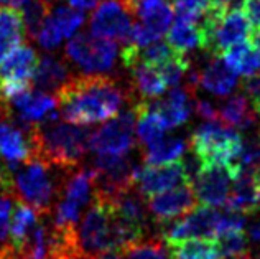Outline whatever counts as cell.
Wrapping results in <instances>:
<instances>
[{"mask_svg": "<svg viewBox=\"0 0 260 259\" xmlns=\"http://www.w3.org/2000/svg\"><path fill=\"white\" fill-rule=\"evenodd\" d=\"M249 238L252 241H257L260 243V221L255 223V224H252L250 229H249Z\"/></svg>", "mask_w": 260, "mask_h": 259, "instance_id": "40", "label": "cell"}, {"mask_svg": "<svg viewBox=\"0 0 260 259\" xmlns=\"http://www.w3.org/2000/svg\"><path fill=\"white\" fill-rule=\"evenodd\" d=\"M10 119V106L9 101L0 98V122L2 121H9Z\"/></svg>", "mask_w": 260, "mask_h": 259, "instance_id": "38", "label": "cell"}, {"mask_svg": "<svg viewBox=\"0 0 260 259\" xmlns=\"http://www.w3.org/2000/svg\"><path fill=\"white\" fill-rule=\"evenodd\" d=\"M237 168L236 162L232 165H200L194 179H191L198 202L204 207H224Z\"/></svg>", "mask_w": 260, "mask_h": 259, "instance_id": "9", "label": "cell"}, {"mask_svg": "<svg viewBox=\"0 0 260 259\" xmlns=\"http://www.w3.org/2000/svg\"><path fill=\"white\" fill-rule=\"evenodd\" d=\"M176 12V18L184 20V22L198 23L204 12L208 9L209 0H170Z\"/></svg>", "mask_w": 260, "mask_h": 259, "instance_id": "33", "label": "cell"}, {"mask_svg": "<svg viewBox=\"0 0 260 259\" xmlns=\"http://www.w3.org/2000/svg\"><path fill=\"white\" fill-rule=\"evenodd\" d=\"M257 259H260V254H258V257H257Z\"/></svg>", "mask_w": 260, "mask_h": 259, "instance_id": "43", "label": "cell"}, {"mask_svg": "<svg viewBox=\"0 0 260 259\" xmlns=\"http://www.w3.org/2000/svg\"><path fill=\"white\" fill-rule=\"evenodd\" d=\"M173 12H175L173 5L170 4V0H163L160 5H156L155 9L147 12L145 15H142L139 23L156 42V40H160V37L165 35L167 30L170 28V23H172V20H173Z\"/></svg>", "mask_w": 260, "mask_h": 259, "instance_id": "28", "label": "cell"}, {"mask_svg": "<svg viewBox=\"0 0 260 259\" xmlns=\"http://www.w3.org/2000/svg\"><path fill=\"white\" fill-rule=\"evenodd\" d=\"M40 215L26 203L17 200L13 205V216L10 221V246L13 251H17L23 246L26 238L31 233L33 226L37 224Z\"/></svg>", "mask_w": 260, "mask_h": 259, "instance_id": "25", "label": "cell"}, {"mask_svg": "<svg viewBox=\"0 0 260 259\" xmlns=\"http://www.w3.org/2000/svg\"><path fill=\"white\" fill-rule=\"evenodd\" d=\"M189 70H191V61L184 53H180L178 56L168 60L167 63L158 66V71L163 76V79H165L168 88L180 86L183 78L188 76Z\"/></svg>", "mask_w": 260, "mask_h": 259, "instance_id": "32", "label": "cell"}, {"mask_svg": "<svg viewBox=\"0 0 260 259\" xmlns=\"http://www.w3.org/2000/svg\"><path fill=\"white\" fill-rule=\"evenodd\" d=\"M71 79L70 65L64 60L58 58L56 54H45L40 60L33 84L38 91L43 93H56L61 86Z\"/></svg>", "mask_w": 260, "mask_h": 259, "instance_id": "18", "label": "cell"}, {"mask_svg": "<svg viewBox=\"0 0 260 259\" xmlns=\"http://www.w3.org/2000/svg\"><path fill=\"white\" fill-rule=\"evenodd\" d=\"M38 54L30 45L13 50L0 65V98L10 101L15 94L31 90V79L38 68Z\"/></svg>", "mask_w": 260, "mask_h": 259, "instance_id": "8", "label": "cell"}, {"mask_svg": "<svg viewBox=\"0 0 260 259\" xmlns=\"http://www.w3.org/2000/svg\"><path fill=\"white\" fill-rule=\"evenodd\" d=\"M25 2H28V0H0V7H15V9H20Z\"/></svg>", "mask_w": 260, "mask_h": 259, "instance_id": "41", "label": "cell"}, {"mask_svg": "<svg viewBox=\"0 0 260 259\" xmlns=\"http://www.w3.org/2000/svg\"><path fill=\"white\" fill-rule=\"evenodd\" d=\"M122 253H124L125 259H170L165 241L161 238L142 240L125 248Z\"/></svg>", "mask_w": 260, "mask_h": 259, "instance_id": "31", "label": "cell"}, {"mask_svg": "<svg viewBox=\"0 0 260 259\" xmlns=\"http://www.w3.org/2000/svg\"><path fill=\"white\" fill-rule=\"evenodd\" d=\"M117 43L98 35L83 32L74 35L66 45L64 54L68 61L76 65L84 74L109 73L117 60Z\"/></svg>", "mask_w": 260, "mask_h": 259, "instance_id": "6", "label": "cell"}, {"mask_svg": "<svg viewBox=\"0 0 260 259\" xmlns=\"http://www.w3.org/2000/svg\"><path fill=\"white\" fill-rule=\"evenodd\" d=\"M217 249L221 259H249L247 235L244 229H231L216 236Z\"/></svg>", "mask_w": 260, "mask_h": 259, "instance_id": "29", "label": "cell"}, {"mask_svg": "<svg viewBox=\"0 0 260 259\" xmlns=\"http://www.w3.org/2000/svg\"><path fill=\"white\" fill-rule=\"evenodd\" d=\"M257 114H258V116H260V107H258V109H257Z\"/></svg>", "mask_w": 260, "mask_h": 259, "instance_id": "42", "label": "cell"}, {"mask_svg": "<svg viewBox=\"0 0 260 259\" xmlns=\"http://www.w3.org/2000/svg\"><path fill=\"white\" fill-rule=\"evenodd\" d=\"M26 35L22 9L0 7V61L17 48Z\"/></svg>", "mask_w": 260, "mask_h": 259, "instance_id": "20", "label": "cell"}, {"mask_svg": "<svg viewBox=\"0 0 260 259\" xmlns=\"http://www.w3.org/2000/svg\"><path fill=\"white\" fill-rule=\"evenodd\" d=\"M198 198L193 188V183L168 190L147 198V211L152 221L156 224H170L178 218L186 216L194 208H198Z\"/></svg>", "mask_w": 260, "mask_h": 259, "instance_id": "11", "label": "cell"}, {"mask_svg": "<svg viewBox=\"0 0 260 259\" xmlns=\"http://www.w3.org/2000/svg\"><path fill=\"white\" fill-rule=\"evenodd\" d=\"M53 4L46 2V0H28L23 4V22H25V30L26 35L30 38L37 40V35L42 30L46 17L50 15Z\"/></svg>", "mask_w": 260, "mask_h": 259, "instance_id": "30", "label": "cell"}, {"mask_svg": "<svg viewBox=\"0 0 260 259\" xmlns=\"http://www.w3.org/2000/svg\"><path fill=\"white\" fill-rule=\"evenodd\" d=\"M86 22V15L83 10L73 9L71 5H59L50 10L42 30L37 35V42L40 46L48 51L58 48L63 38L73 37L79 26Z\"/></svg>", "mask_w": 260, "mask_h": 259, "instance_id": "14", "label": "cell"}, {"mask_svg": "<svg viewBox=\"0 0 260 259\" xmlns=\"http://www.w3.org/2000/svg\"><path fill=\"white\" fill-rule=\"evenodd\" d=\"M91 32L94 35L128 43L132 35V15L122 0H104L101 2L91 15Z\"/></svg>", "mask_w": 260, "mask_h": 259, "instance_id": "12", "label": "cell"}, {"mask_svg": "<svg viewBox=\"0 0 260 259\" xmlns=\"http://www.w3.org/2000/svg\"><path fill=\"white\" fill-rule=\"evenodd\" d=\"M196 112L208 122H221L219 121V109L211 103H208V101H198Z\"/></svg>", "mask_w": 260, "mask_h": 259, "instance_id": "36", "label": "cell"}, {"mask_svg": "<svg viewBox=\"0 0 260 259\" xmlns=\"http://www.w3.org/2000/svg\"><path fill=\"white\" fill-rule=\"evenodd\" d=\"M78 243L84 257L106 251H119L111 202L95 193L92 195L87 213L78 228Z\"/></svg>", "mask_w": 260, "mask_h": 259, "instance_id": "5", "label": "cell"}, {"mask_svg": "<svg viewBox=\"0 0 260 259\" xmlns=\"http://www.w3.org/2000/svg\"><path fill=\"white\" fill-rule=\"evenodd\" d=\"M33 157L63 170H73L81 165L89 149L91 132L64 122H46L33 126Z\"/></svg>", "mask_w": 260, "mask_h": 259, "instance_id": "2", "label": "cell"}, {"mask_svg": "<svg viewBox=\"0 0 260 259\" xmlns=\"http://www.w3.org/2000/svg\"><path fill=\"white\" fill-rule=\"evenodd\" d=\"M241 9L245 12L250 25L254 26H260V0H244Z\"/></svg>", "mask_w": 260, "mask_h": 259, "instance_id": "35", "label": "cell"}, {"mask_svg": "<svg viewBox=\"0 0 260 259\" xmlns=\"http://www.w3.org/2000/svg\"><path fill=\"white\" fill-rule=\"evenodd\" d=\"M242 90L245 96L250 99V104L257 112V109L260 107V73L245 79L242 84Z\"/></svg>", "mask_w": 260, "mask_h": 259, "instance_id": "34", "label": "cell"}, {"mask_svg": "<svg viewBox=\"0 0 260 259\" xmlns=\"http://www.w3.org/2000/svg\"><path fill=\"white\" fill-rule=\"evenodd\" d=\"M224 61L228 63L237 74L244 76H254L260 73V51L252 46L250 42H241L231 46L224 53Z\"/></svg>", "mask_w": 260, "mask_h": 259, "instance_id": "24", "label": "cell"}, {"mask_svg": "<svg viewBox=\"0 0 260 259\" xmlns=\"http://www.w3.org/2000/svg\"><path fill=\"white\" fill-rule=\"evenodd\" d=\"M135 122L134 109L117 114L115 118L91 132L89 149L98 155H125L135 147Z\"/></svg>", "mask_w": 260, "mask_h": 259, "instance_id": "7", "label": "cell"}, {"mask_svg": "<svg viewBox=\"0 0 260 259\" xmlns=\"http://www.w3.org/2000/svg\"><path fill=\"white\" fill-rule=\"evenodd\" d=\"M167 42L180 53L194 50L196 46L201 48L200 25L176 18V22L173 23V26L170 28L168 35H167Z\"/></svg>", "mask_w": 260, "mask_h": 259, "instance_id": "27", "label": "cell"}, {"mask_svg": "<svg viewBox=\"0 0 260 259\" xmlns=\"http://www.w3.org/2000/svg\"><path fill=\"white\" fill-rule=\"evenodd\" d=\"M130 71H132V88L139 94V101L156 99L167 91L168 86L156 66L139 63Z\"/></svg>", "mask_w": 260, "mask_h": 259, "instance_id": "21", "label": "cell"}, {"mask_svg": "<svg viewBox=\"0 0 260 259\" xmlns=\"http://www.w3.org/2000/svg\"><path fill=\"white\" fill-rule=\"evenodd\" d=\"M191 182V170L186 162L178 160L167 165H145L139 168L135 179V190L143 200L158 193L168 192L183 183Z\"/></svg>", "mask_w": 260, "mask_h": 259, "instance_id": "10", "label": "cell"}, {"mask_svg": "<svg viewBox=\"0 0 260 259\" xmlns=\"http://www.w3.org/2000/svg\"><path fill=\"white\" fill-rule=\"evenodd\" d=\"M232 190L225 200V210L232 213L255 215L260 211V172L237 165Z\"/></svg>", "mask_w": 260, "mask_h": 259, "instance_id": "16", "label": "cell"}, {"mask_svg": "<svg viewBox=\"0 0 260 259\" xmlns=\"http://www.w3.org/2000/svg\"><path fill=\"white\" fill-rule=\"evenodd\" d=\"M168 248L170 259H221L216 240H183Z\"/></svg>", "mask_w": 260, "mask_h": 259, "instance_id": "26", "label": "cell"}, {"mask_svg": "<svg viewBox=\"0 0 260 259\" xmlns=\"http://www.w3.org/2000/svg\"><path fill=\"white\" fill-rule=\"evenodd\" d=\"M84 259H125L122 251H106V253H99L95 256H89Z\"/></svg>", "mask_w": 260, "mask_h": 259, "instance_id": "37", "label": "cell"}, {"mask_svg": "<svg viewBox=\"0 0 260 259\" xmlns=\"http://www.w3.org/2000/svg\"><path fill=\"white\" fill-rule=\"evenodd\" d=\"M249 38H250L249 42L252 43V46L260 51V26H255V28H252Z\"/></svg>", "mask_w": 260, "mask_h": 259, "instance_id": "39", "label": "cell"}, {"mask_svg": "<svg viewBox=\"0 0 260 259\" xmlns=\"http://www.w3.org/2000/svg\"><path fill=\"white\" fill-rule=\"evenodd\" d=\"M193 98L194 93L189 91L188 88L176 86L172 88V91L163 101H150V104L168 131V129L186 124L191 116V99Z\"/></svg>", "mask_w": 260, "mask_h": 259, "instance_id": "17", "label": "cell"}, {"mask_svg": "<svg viewBox=\"0 0 260 259\" xmlns=\"http://www.w3.org/2000/svg\"><path fill=\"white\" fill-rule=\"evenodd\" d=\"M56 101L64 121L89 126L115 118L125 103V91L107 74H83L61 86Z\"/></svg>", "mask_w": 260, "mask_h": 259, "instance_id": "1", "label": "cell"}, {"mask_svg": "<svg viewBox=\"0 0 260 259\" xmlns=\"http://www.w3.org/2000/svg\"><path fill=\"white\" fill-rule=\"evenodd\" d=\"M188 149V140L184 137H161L160 140L147 146L143 152L145 165H167L181 160Z\"/></svg>", "mask_w": 260, "mask_h": 259, "instance_id": "22", "label": "cell"}, {"mask_svg": "<svg viewBox=\"0 0 260 259\" xmlns=\"http://www.w3.org/2000/svg\"><path fill=\"white\" fill-rule=\"evenodd\" d=\"M221 213L213 207H198L181 220L170 223L161 229V240L167 244H173L193 238H216Z\"/></svg>", "mask_w": 260, "mask_h": 259, "instance_id": "13", "label": "cell"}, {"mask_svg": "<svg viewBox=\"0 0 260 259\" xmlns=\"http://www.w3.org/2000/svg\"><path fill=\"white\" fill-rule=\"evenodd\" d=\"M10 101L17 111L20 124L23 127L46 124V122H53L58 119V101L48 93L38 90H26L23 93L15 94Z\"/></svg>", "mask_w": 260, "mask_h": 259, "instance_id": "15", "label": "cell"}, {"mask_svg": "<svg viewBox=\"0 0 260 259\" xmlns=\"http://www.w3.org/2000/svg\"><path fill=\"white\" fill-rule=\"evenodd\" d=\"M70 170L58 168L40 159H30L13 170L12 192L40 216H50L56 207L64 177Z\"/></svg>", "mask_w": 260, "mask_h": 259, "instance_id": "3", "label": "cell"}, {"mask_svg": "<svg viewBox=\"0 0 260 259\" xmlns=\"http://www.w3.org/2000/svg\"><path fill=\"white\" fill-rule=\"evenodd\" d=\"M242 146L241 134L221 122H208L191 134V149L200 165H232Z\"/></svg>", "mask_w": 260, "mask_h": 259, "instance_id": "4", "label": "cell"}, {"mask_svg": "<svg viewBox=\"0 0 260 259\" xmlns=\"http://www.w3.org/2000/svg\"><path fill=\"white\" fill-rule=\"evenodd\" d=\"M200 84L214 96H228L237 86V73L219 56H214L200 73Z\"/></svg>", "mask_w": 260, "mask_h": 259, "instance_id": "19", "label": "cell"}, {"mask_svg": "<svg viewBox=\"0 0 260 259\" xmlns=\"http://www.w3.org/2000/svg\"><path fill=\"white\" fill-rule=\"evenodd\" d=\"M219 121L228 127L249 129L255 122V109L245 94H234L219 109Z\"/></svg>", "mask_w": 260, "mask_h": 259, "instance_id": "23", "label": "cell"}]
</instances>
